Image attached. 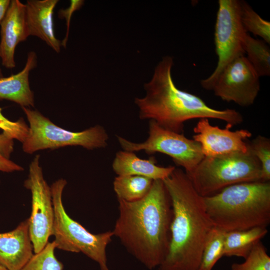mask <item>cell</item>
<instances>
[{"instance_id":"obj_1","label":"cell","mask_w":270,"mask_h":270,"mask_svg":"<svg viewBox=\"0 0 270 270\" xmlns=\"http://www.w3.org/2000/svg\"><path fill=\"white\" fill-rule=\"evenodd\" d=\"M114 230L128 252L149 270L158 267L169 248L172 210L162 180H154L148 193L133 202L118 200Z\"/></svg>"},{"instance_id":"obj_2","label":"cell","mask_w":270,"mask_h":270,"mask_svg":"<svg viewBox=\"0 0 270 270\" xmlns=\"http://www.w3.org/2000/svg\"><path fill=\"white\" fill-rule=\"evenodd\" d=\"M163 182L172 216L168 250L158 270H198L206 240L214 227L203 197L181 168H176Z\"/></svg>"},{"instance_id":"obj_3","label":"cell","mask_w":270,"mask_h":270,"mask_svg":"<svg viewBox=\"0 0 270 270\" xmlns=\"http://www.w3.org/2000/svg\"><path fill=\"white\" fill-rule=\"evenodd\" d=\"M173 64L172 56H164L152 80L144 85L146 96L135 98L140 120H154L162 128L178 134L183 133L186 121L196 118L222 120L229 128L243 122L242 116L236 110L213 108L200 98L178 88L172 76Z\"/></svg>"},{"instance_id":"obj_4","label":"cell","mask_w":270,"mask_h":270,"mask_svg":"<svg viewBox=\"0 0 270 270\" xmlns=\"http://www.w3.org/2000/svg\"><path fill=\"white\" fill-rule=\"evenodd\" d=\"M214 227L226 232L266 228L270 222V182H242L203 197Z\"/></svg>"},{"instance_id":"obj_5","label":"cell","mask_w":270,"mask_h":270,"mask_svg":"<svg viewBox=\"0 0 270 270\" xmlns=\"http://www.w3.org/2000/svg\"><path fill=\"white\" fill-rule=\"evenodd\" d=\"M248 146L246 152L204 156L190 174H186L198 193L206 197L231 185L261 182L260 164Z\"/></svg>"},{"instance_id":"obj_6","label":"cell","mask_w":270,"mask_h":270,"mask_svg":"<svg viewBox=\"0 0 270 270\" xmlns=\"http://www.w3.org/2000/svg\"><path fill=\"white\" fill-rule=\"evenodd\" d=\"M66 184V180L60 178L50 186L54 208L52 235L56 248L81 252L96 262L100 270H110L106 248L114 236L113 232L92 234L67 214L62 202L63 190Z\"/></svg>"},{"instance_id":"obj_7","label":"cell","mask_w":270,"mask_h":270,"mask_svg":"<svg viewBox=\"0 0 270 270\" xmlns=\"http://www.w3.org/2000/svg\"><path fill=\"white\" fill-rule=\"evenodd\" d=\"M22 108L30 124L28 136L22 144V150L26 154L67 146H80L92 150L108 146V135L100 125L80 132H72L56 125L36 110Z\"/></svg>"},{"instance_id":"obj_8","label":"cell","mask_w":270,"mask_h":270,"mask_svg":"<svg viewBox=\"0 0 270 270\" xmlns=\"http://www.w3.org/2000/svg\"><path fill=\"white\" fill-rule=\"evenodd\" d=\"M117 139L124 150H144L148 154L160 152L168 156L188 175L204 157L199 142L183 134L166 130L152 120H150L148 136L145 141L134 142L120 136H117Z\"/></svg>"},{"instance_id":"obj_9","label":"cell","mask_w":270,"mask_h":270,"mask_svg":"<svg viewBox=\"0 0 270 270\" xmlns=\"http://www.w3.org/2000/svg\"><path fill=\"white\" fill-rule=\"evenodd\" d=\"M214 28L216 66L212 74L200 81L205 90L211 89L224 68L236 58L244 55V41L248 32L242 24L240 0H219Z\"/></svg>"},{"instance_id":"obj_10","label":"cell","mask_w":270,"mask_h":270,"mask_svg":"<svg viewBox=\"0 0 270 270\" xmlns=\"http://www.w3.org/2000/svg\"><path fill=\"white\" fill-rule=\"evenodd\" d=\"M36 155L29 166L28 178L24 186L32 194V212L29 219V234L34 254L40 252L52 236L54 208L50 187L45 180Z\"/></svg>"},{"instance_id":"obj_11","label":"cell","mask_w":270,"mask_h":270,"mask_svg":"<svg viewBox=\"0 0 270 270\" xmlns=\"http://www.w3.org/2000/svg\"><path fill=\"white\" fill-rule=\"evenodd\" d=\"M211 90L224 101L249 106L260 90V76L246 56H241L226 66Z\"/></svg>"},{"instance_id":"obj_12","label":"cell","mask_w":270,"mask_h":270,"mask_svg":"<svg viewBox=\"0 0 270 270\" xmlns=\"http://www.w3.org/2000/svg\"><path fill=\"white\" fill-rule=\"evenodd\" d=\"M213 126L208 118L200 119L194 128L193 139L199 142L204 156H220L246 152L249 148L246 141L252 134L248 130L231 131Z\"/></svg>"},{"instance_id":"obj_13","label":"cell","mask_w":270,"mask_h":270,"mask_svg":"<svg viewBox=\"0 0 270 270\" xmlns=\"http://www.w3.org/2000/svg\"><path fill=\"white\" fill-rule=\"evenodd\" d=\"M0 24V57L4 66L12 68L16 66V46L30 36L26 20V5L19 0H10Z\"/></svg>"},{"instance_id":"obj_14","label":"cell","mask_w":270,"mask_h":270,"mask_svg":"<svg viewBox=\"0 0 270 270\" xmlns=\"http://www.w3.org/2000/svg\"><path fill=\"white\" fill-rule=\"evenodd\" d=\"M29 219L12 231L0 233V262L8 270H20L33 256Z\"/></svg>"},{"instance_id":"obj_15","label":"cell","mask_w":270,"mask_h":270,"mask_svg":"<svg viewBox=\"0 0 270 270\" xmlns=\"http://www.w3.org/2000/svg\"><path fill=\"white\" fill-rule=\"evenodd\" d=\"M58 0H28L26 4V20L30 36L38 37L56 52L61 42L55 36L53 21Z\"/></svg>"},{"instance_id":"obj_16","label":"cell","mask_w":270,"mask_h":270,"mask_svg":"<svg viewBox=\"0 0 270 270\" xmlns=\"http://www.w3.org/2000/svg\"><path fill=\"white\" fill-rule=\"evenodd\" d=\"M112 168L118 176H139L154 180H163L171 174L176 167L158 166L154 158L142 159L134 152L123 150L116 153Z\"/></svg>"},{"instance_id":"obj_17","label":"cell","mask_w":270,"mask_h":270,"mask_svg":"<svg viewBox=\"0 0 270 270\" xmlns=\"http://www.w3.org/2000/svg\"><path fill=\"white\" fill-rule=\"evenodd\" d=\"M36 53L30 52L22 70L8 77L0 78V100H10L21 107L34 106V94L30 88L28 76L30 71L36 66Z\"/></svg>"},{"instance_id":"obj_18","label":"cell","mask_w":270,"mask_h":270,"mask_svg":"<svg viewBox=\"0 0 270 270\" xmlns=\"http://www.w3.org/2000/svg\"><path fill=\"white\" fill-rule=\"evenodd\" d=\"M268 232L266 228L264 227L226 232L224 256H235L246 258L254 246Z\"/></svg>"},{"instance_id":"obj_19","label":"cell","mask_w":270,"mask_h":270,"mask_svg":"<svg viewBox=\"0 0 270 270\" xmlns=\"http://www.w3.org/2000/svg\"><path fill=\"white\" fill-rule=\"evenodd\" d=\"M153 182L142 176H117L114 180L113 187L118 200L133 202L142 198L148 193Z\"/></svg>"},{"instance_id":"obj_20","label":"cell","mask_w":270,"mask_h":270,"mask_svg":"<svg viewBox=\"0 0 270 270\" xmlns=\"http://www.w3.org/2000/svg\"><path fill=\"white\" fill-rule=\"evenodd\" d=\"M244 53L246 58L258 76L270 74V48L262 40L254 38L246 34L244 41Z\"/></svg>"},{"instance_id":"obj_21","label":"cell","mask_w":270,"mask_h":270,"mask_svg":"<svg viewBox=\"0 0 270 270\" xmlns=\"http://www.w3.org/2000/svg\"><path fill=\"white\" fill-rule=\"evenodd\" d=\"M226 232L214 227L206 240L198 270H212L218 261L224 256Z\"/></svg>"},{"instance_id":"obj_22","label":"cell","mask_w":270,"mask_h":270,"mask_svg":"<svg viewBox=\"0 0 270 270\" xmlns=\"http://www.w3.org/2000/svg\"><path fill=\"white\" fill-rule=\"evenodd\" d=\"M240 20L246 32L260 37L270 43V22L260 16L244 0H240Z\"/></svg>"},{"instance_id":"obj_23","label":"cell","mask_w":270,"mask_h":270,"mask_svg":"<svg viewBox=\"0 0 270 270\" xmlns=\"http://www.w3.org/2000/svg\"><path fill=\"white\" fill-rule=\"evenodd\" d=\"M54 241L46 244L39 252L34 254L20 270H63V264L56 258Z\"/></svg>"},{"instance_id":"obj_24","label":"cell","mask_w":270,"mask_h":270,"mask_svg":"<svg viewBox=\"0 0 270 270\" xmlns=\"http://www.w3.org/2000/svg\"><path fill=\"white\" fill-rule=\"evenodd\" d=\"M242 263H234L232 270H270V257L260 241L256 243Z\"/></svg>"},{"instance_id":"obj_25","label":"cell","mask_w":270,"mask_h":270,"mask_svg":"<svg viewBox=\"0 0 270 270\" xmlns=\"http://www.w3.org/2000/svg\"><path fill=\"white\" fill-rule=\"evenodd\" d=\"M250 148L260 162L261 166V182L270 180V140L258 135L251 142Z\"/></svg>"},{"instance_id":"obj_26","label":"cell","mask_w":270,"mask_h":270,"mask_svg":"<svg viewBox=\"0 0 270 270\" xmlns=\"http://www.w3.org/2000/svg\"><path fill=\"white\" fill-rule=\"evenodd\" d=\"M2 111V108L0 107V128L12 138L22 144L28 136L29 126L23 118L12 122L4 117Z\"/></svg>"},{"instance_id":"obj_27","label":"cell","mask_w":270,"mask_h":270,"mask_svg":"<svg viewBox=\"0 0 270 270\" xmlns=\"http://www.w3.org/2000/svg\"><path fill=\"white\" fill-rule=\"evenodd\" d=\"M84 2L82 0H70L69 7L66 9L60 10L58 12V16L60 18H64L66 21V32L64 38L61 42V46L66 47L68 40L70 22L72 14L79 10L83 5Z\"/></svg>"},{"instance_id":"obj_28","label":"cell","mask_w":270,"mask_h":270,"mask_svg":"<svg viewBox=\"0 0 270 270\" xmlns=\"http://www.w3.org/2000/svg\"><path fill=\"white\" fill-rule=\"evenodd\" d=\"M14 146L12 138L4 132L0 134V156L10 159Z\"/></svg>"},{"instance_id":"obj_29","label":"cell","mask_w":270,"mask_h":270,"mask_svg":"<svg viewBox=\"0 0 270 270\" xmlns=\"http://www.w3.org/2000/svg\"><path fill=\"white\" fill-rule=\"evenodd\" d=\"M22 166L18 164L10 159L0 156V171L11 172L16 171H22Z\"/></svg>"},{"instance_id":"obj_30","label":"cell","mask_w":270,"mask_h":270,"mask_svg":"<svg viewBox=\"0 0 270 270\" xmlns=\"http://www.w3.org/2000/svg\"><path fill=\"white\" fill-rule=\"evenodd\" d=\"M10 2V0H0V23L6 12Z\"/></svg>"},{"instance_id":"obj_31","label":"cell","mask_w":270,"mask_h":270,"mask_svg":"<svg viewBox=\"0 0 270 270\" xmlns=\"http://www.w3.org/2000/svg\"><path fill=\"white\" fill-rule=\"evenodd\" d=\"M0 270H8L0 262Z\"/></svg>"},{"instance_id":"obj_32","label":"cell","mask_w":270,"mask_h":270,"mask_svg":"<svg viewBox=\"0 0 270 270\" xmlns=\"http://www.w3.org/2000/svg\"><path fill=\"white\" fill-rule=\"evenodd\" d=\"M3 77L2 74L1 70V69L0 68V78Z\"/></svg>"}]
</instances>
